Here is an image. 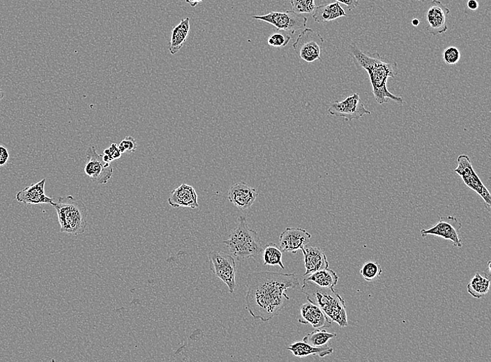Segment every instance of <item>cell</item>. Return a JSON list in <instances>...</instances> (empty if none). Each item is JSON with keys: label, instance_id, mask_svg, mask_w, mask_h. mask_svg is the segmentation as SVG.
Segmentation results:
<instances>
[{"label": "cell", "instance_id": "6da1fadb", "mask_svg": "<svg viewBox=\"0 0 491 362\" xmlns=\"http://www.w3.org/2000/svg\"><path fill=\"white\" fill-rule=\"evenodd\" d=\"M299 285L297 276L293 273H251L247 279L246 308L254 318L268 322L288 305V291Z\"/></svg>", "mask_w": 491, "mask_h": 362}, {"label": "cell", "instance_id": "7a4b0ae2", "mask_svg": "<svg viewBox=\"0 0 491 362\" xmlns=\"http://www.w3.org/2000/svg\"><path fill=\"white\" fill-rule=\"evenodd\" d=\"M350 50L357 64L367 72L377 103L384 105L391 100L403 104V99L394 95L388 88V79L398 75L397 63L386 62L379 53H365L354 44L351 45Z\"/></svg>", "mask_w": 491, "mask_h": 362}, {"label": "cell", "instance_id": "3957f363", "mask_svg": "<svg viewBox=\"0 0 491 362\" xmlns=\"http://www.w3.org/2000/svg\"><path fill=\"white\" fill-rule=\"evenodd\" d=\"M301 290L307 300L318 306L331 322L342 328L348 326L346 302L333 288H323L312 281H303Z\"/></svg>", "mask_w": 491, "mask_h": 362}, {"label": "cell", "instance_id": "277c9868", "mask_svg": "<svg viewBox=\"0 0 491 362\" xmlns=\"http://www.w3.org/2000/svg\"><path fill=\"white\" fill-rule=\"evenodd\" d=\"M57 212L60 232L71 235L85 233L88 226V210L82 201L73 196H60L52 205Z\"/></svg>", "mask_w": 491, "mask_h": 362}, {"label": "cell", "instance_id": "5b68a950", "mask_svg": "<svg viewBox=\"0 0 491 362\" xmlns=\"http://www.w3.org/2000/svg\"><path fill=\"white\" fill-rule=\"evenodd\" d=\"M238 222V225L223 244L228 247L231 255L240 261L257 259L263 252L262 240L257 233L249 227L244 217H240Z\"/></svg>", "mask_w": 491, "mask_h": 362}, {"label": "cell", "instance_id": "8992f818", "mask_svg": "<svg viewBox=\"0 0 491 362\" xmlns=\"http://www.w3.org/2000/svg\"><path fill=\"white\" fill-rule=\"evenodd\" d=\"M323 44V37L319 33L311 28H305L298 36L293 49L302 60L312 63L321 60Z\"/></svg>", "mask_w": 491, "mask_h": 362}, {"label": "cell", "instance_id": "52a82bcc", "mask_svg": "<svg viewBox=\"0 0 491 362\" xmlns=\"http://www.w3.org/2000/svg\"><path fill=\"white\" fill-rule=\"evenodd\" d=\"M210 270L228 287L229 292L234 294L236 288L237 266L232 255L212 251L209 253Z\"/></svg>", "mask_w": 491, "mask_h": 362}, {"label": "cell", "instance_id": "ba28073f", "mask_svg": "<svg viewBox=\"0 0 491 362\" xmlns=\"http://www.w3.org/2000/svg\"><path fill=\"white\" fill-rule=\"evenodd\" d=\"M455 172L462 178L467 187L481 197L486 209L490 211L491 205L490 193L474 170L471 159L468 155L462 154L458 157L457 167Z\"/></svg>", "mask_w": 491, "mask_h": 362}, {"label": "cell", "instance_id": "9c48e42d", "mask_svg": "<svg viewBox=\"0 0 491 362\" xmlns=\"http://www.w3.org/2000/svg\"><path fill=\"white\" fill-rule=\"evenodd\" d=\"M253 18L268 23L275 26L279 31H283L290 35L294 34L307 27V17L293 11L286 12H273L266 15L253 16Z\"/></svg>", "mask_w": 491, "mask_h": 362}, {"label": "cell", "instance_id": "30bf717a", "mask_svg": "<svg viewBox=\"0 0 491 362\" xmlns=\"http://www.w3.org/2000/svg\"><path fill=\"white\" fill-rule=\"evenodd\" d=\"M330 115L344 118L351 122L364 115L370 114L362 101L359 93H355L342 101H335L328 108Z\"/></svg>", "mask_w": 491, "mask_h": 362}, {"label": "cell", "instance_id": "8fae6325", "mask_svg": "<svg viewBox=\"0 0 491 362\" xmlns=\"http://www.w3.org/2000/svg\"><path fill=\"white\" fill-rule=\"evenodd\" d=\"M462 227V223L457 218L448 216L442 218L433 227L423 229L421 235L423 237L434 235L450 240L455 246L461 248L463 247L462 240L459 237Z\"/></svg>", "mask_w": 491, "mask_h": 362}, {"label": "cell", "instance_id": "7c38bea8", "mask_svg": "<svg viewBox=\"0 0 491 362\" xmlns=\"http://www.w3.org/2000/svg\"><path fill=\"white\" fill-rule=\"evenodd\" d=\"M88 162L85 166L86 174L96 184H105L113 174L110 164L104 162L103 155L99 154L94 146L87 152Z\"/></svg>", "mask_w": 491, "mask_h": 362}, {"label": "cell", "instance_id": "4fadbf2b", "mask_svg": "<svg viewBox=\"0 0 491 362\" xmlns=\"http://www.w3.org/2000/svg\"><path fill=\"white\" fill-rule=\"evenodd\" d=\"M311 239L312 235L306 229L286 228L280 235L279 248L284 253L296 254L307 246Z\"/></svg>", "mask_w": 491, "mask_h": 362}, {"label": "cell", "instance_id": "5bb4252c", "mask_svg": "<svg viewBox=\"0 0 491 362\" xmlns=\"http://www.w3.org/2000/svg\"><path fill=\"white\" fill-rule=\"evenodd\" d=\"M298 322L301 324L311 325L314 329L329 328L331 325V321L323 310L310 301L301 306Z\"/></svg>", "mask_w": 491, "mask_h": 362}, {"label": "cell", "instance_id": "9a60e30c", "mask_svg": "<svg viewBox=\"0 0 491 362\" xmlns=\"http://www.w3.org/2000/svg\"><path fill=\"white\" fill-rule=\"evenodd\" d=\"M46 182V179H44L40 182L32 184L19 191L16 196V200L18 203L27 205H53L54 203L53 198L49 197L45 193Z\"/></svg>", "mask_w": 491, "mask_h": 362}, {"label": "cell", "instance_id": "2e32d148", "mask_svg": "<svg viewBox=\"0 0 491 362\" xmlns=\"http://www.w3.org/2000/svg\"><path fill=\"white\" fill-rule=\"evenodd\" d=\"M257 190L244 182L235 183L229 190L228 198L242 211L250 209L257 198Z\"/></svg>", "mask_w": 491, "mask_h": 362}, {"label": "cell", "instance_id": "e0dca14e", "mask_svg": "<svg viewBox=\"0 0 491 362\" xmlns=\"http://www.w3.org/2000/svg\"><path fill=\"white\" fill-rule=\"evenodd\" d=\"M449 10L438 0H433L427 12V30L433 36L444 34L447 30L446 18Z\"/></svg>", "mask_w": 491, "mask_h": 362}, {"label": "cell", "instance_id": "ac0fdd59", "mask_svg": "<svg viewBox=\"0 0 491 362\" xmlns=\"http://www.w3.org/2000/svg\"><path fill=\"white\" fill-rule=\"evenodd\" d=\"M169 205L173 208L199 207L198 194L195 188L188 184L183 183L173 190L168 198Z\"/></svg>", "mask_w": 491, "mask_h": 362}, {"label": "cell", "instance_id": "d6986e66", "mask_svg": "<svg viewBox=\"0 0 491 362\" xmlns=\"http://www.w3.org/2000/svg\"><path fill=\"white\" fill-rule=\"evenodd\" d=\"M301 250L305 257L306 272L304 276L329 268L327 257L319 248L306 246Z\"/></svg>", "mask_w": 491, "mask_h": 362}, {"label": "cell", "instance_id": "ffe728a7", "mask_svg": "<svg viewBox=\"0 0 491 362\" xmlns=\"http://www.w3.org/2000/svg\"><path fill=\"white\" fill-rule=\"evenodd\" d=\"M190 31V18L182 19L180 23L173 27L169 51L171 55H176L184 46Z\"/></svg>", "mask_w": 491, "mask_h": 362}, {"label": "cell", "instance_id": "44dd1931", "mask_svg": "<svg viewBox=\"0 0 491 362\" xmlns=\"http://www.w3.org/2000/svg\"><path fill=\"white\" fill-rule=\"evenodd\" d=\"M344 16L347 14L337 2L316 7L313 14L314 20L318 23H328Z\"/></svg>", "mask_w": 491, "mask_h": 362}, {"label": "cell", "instance_id": "7402d4cb", "mask_svg": "<svg viewBox=\"0 0 491 362\" xmlns=\"http://www.w3.org/2000/svg\"><path fill=\"white\" fill-rule=\"evenodd\" d=\"M287 348L293 354V355L299 358L307 357L310 355H317L320 357H324L331 354L333 351V349L331 347H329L327 346L316 347L310 345L305 341L294 343L288 346Z\"/></svg>", "mask_w": 491, "mask_h": 362}, {"label": "cell", "instance_id": "603a6c76", "mask_svg": "<svg viewBox=\"0 0 491 362\" xmlns=\"http://www.w3.org/2000/svg\"><path fill=\"white\" fill-rule=\"evenodd\" d=\"M303 281H310L323 288H334L337 285L338 276L332 270L326 268L305 276Z\"/></svg>", "mask_w": 491, "mask_h": 362}, {"label": "cell", "instance_id": "cb8c5ba5", "mask_svg": "<svg viewBox=\"0 0 491 362\" xmlns=\"http://www.w3.org/2000/svg\"><path fill=\"white\" fill-rule=\"evenodd\" d=\"M490 279L477 273L467 286L468 294L473 298L479 299L489 292Z\"/></svg>", "mask_w": 491, "mask_h": 362}, {"label": "cell", "instance_id": "d4e9b609", "mask_svg": "<svg viewBox=\"0 0 491 362\" xmlns=\"http://www.w3.org/2000/svg\"><path fill=\"white\" fill-rule=\"evenodd\" d=\"M262 259L264 266H279L281 269H285L282 251L275 244H268L264 248Z\"/></svg>", "mask_w": 491, "mask_h": 362}, {"label": "cell", "instance_id": "484cf974", "mask_svg": "<svg viewBox=\"0 0 491 362\" xmlns=\"http://www.w3.org/2000/svg\"><path fill=\"white\" fill-rule=\"evenodd\" d=\"M336 337L335 333H329L323 329H316L305 336L303 341L313 346L323 347L327 346V343Z\"/></svg>", "mask_w": 491, "mask_h": 362}, {"label": "cell", "instance_id": "4316f807", "mask_svg": "<svg viewBox=\"0 0 491 362\" xmlns=\"http://www.w3.org/2000/svg\"><path fill=\"white\" fill-rule=\"evenodd\" d=\"M383 269L379 263L374 261L366 262L360 270V274L366 281H373L379 278Z\"/></svg>", "mask_w": 491, "mask_h": 362}, {"label": "cell", "instance_id": "83f0119b", "mask_svg": "<svg viewBox=\"0 0 491 362\" xmlns=\"http://www.w3.org/2000/svg\"><path fill=\"white\" fill-rule=\"evenodd\" d=\"M292 11L299 14H311L316 5L315 0H290Z\"/></svg>", "mask_w": 491, "mask_h": 362}, {"label": "cell", "instance_id": "f1b7e54d", "mask_svg": "<svg viewBox=\"0 0 491 362\" xmlns=\"http://www.w3.org/2000/svg\"><path fill=\"white\" fill-rule=\"evenodd\" d=\"M291 38V35L285 31L275 32L272 34L268 38V44L272 47L284 48L289 44Z\"/></svg>", "mask_w": 491, "mask_h": 362}, {"label": "cell", "instance_id": "f546056e", "mask_svg": "<svg viewBox=\"0 0 491 362\" xmlns=\"http://www.w3.org/2000/svg\"><path fill=\"white\" fill-rule=\"evenodd\" d=\"M443 60L448 65H455L459 63L462 55L460 51L456 47H449L442 53Z\"/></svg>", "mask_w": 491, "mask_h": 362}, {"label": "cell", "instance_id": "4dcf8cb0", "mask_svg": "<svg viewBox=\"0 0 491 362\" xmlns=\"http://www.w3.org/2000/svg\"><path fill=\"white\" fill-rule=\"evenodd\" d=\"M103 153V159L104 162L108 164L112 162L113 160L120 159L123 154L117 144H112L110 147L104 150Z\"/></svg>", "mask_w": 491, "mask_h": 362}, {"label": "cell", "instance_id": "1f68e13d", "mask_svg": "<svg viewBox=\"0 0 491 362\" xmlns=\"http://www.w3.org/2000/svg\"><path fill=\"white\" fill-rule=\"evenodd\" d=\"M118 148L122 153H132L136 151L137 148V143L136 140L131 136L126 137L118 145Z\"/></svg>", "mask_w": 491, "mask_h": 362}, {"label": "cell", "instance_id": "d6a6232c", "mask_svg": "<svg viewBox=\"0 0 491 362\" xmlns=\"http://www.w3.org/2000/svg\"><path fill=\"white\" fill-rule=\"evenodd\" d=\"M9 159L10 153L8 148L3 146H0V167L6 165Z\"/></svg>", "mask_w": 491, "mask_h": 362}, {"label": "cell", "instance_id": "836d02e7", "mask_svg": "<svg viewBox=\"0 0 491 362\" xmlns=\"http://www.w3.org/2000/svg\"><path fill=\"white\" fill-rule=\"evenodd\" d=\"M335 1L345 5L349 11H353L360 5L359 0H335Z\"/></svg>", "mask_w": 491, "mask_h": 362}, {"label": "cell", "instance_id": "e575fe53", "mask_svg": "<svg viewBox=\"0 0 491 362\" xmlns=\"http://www.w3.org/2000/svg\"><path fill=\"white\" fill-rule=\"evenodd\" d=\"M468 8L471 11H476L478 10L479 5L477 0H468L467 3Z\"/></svg>", "mask_w": 491, "mask_h": 362}, {"label": "cell", "instance_id": "d590c367", "mask_svg": "<svg viewBox=\"0 0 491 362\" xmlns=\"http://www.w3.org/2000/svg\"><path fill=\"white\" fill-rule=\"evenodd\" d=\"M204 0H185V2L190 5L192 8H196L199 4L203 3Z\"/></svg>", "mask_w": 491, "mask_h": 362}, {"label": "cell", "instance_id": "8d00e7d4", "mask_svg": "<svg viewBox=\"0 0 491 362\" xmlns=\"http://www.w3.org/2000/svg\"><path fill=\"white\" fill-rule=\"evenodd\" d=\"M420 22L418 19H414L412 21V25L417 27L420 25Z\"/></svg>", "mask_w": 491, "mask_h": 362}, {"label": "cell", "instance_id": "74e56055", "mask_svg": "<svg viewBox=\"0 0 491 362\" xmlns=\"http://www.w3.org/2000/svg\"><path fill=\"white\" fill-rule=\"evenodd\" d=\"M5 92L3 90L0 89V101H2L5 98Z\"/></svg>", "mask_w": 491, "mask_h": 362}, {"label": "cell", "instance_id": "f35d334b", "mask_svg": "<svg viewBox=\"0 0 491 362\" xmlns=\"http://www.w3.org/2000/svg\"><path fill=\"white\" fill-rule=\"evenodd\" d=\"M420 1H424V2H432V1H433V0H420Z\"/></svg>", "mask_w": 491, "mask_h": 362}]
</instances>
